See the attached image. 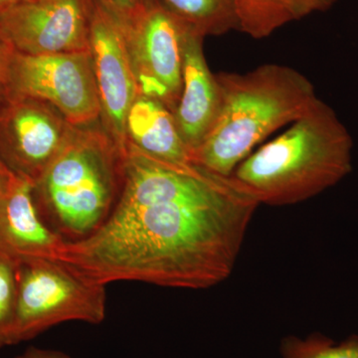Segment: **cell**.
Returning a JSON list of instances; mask_svg holds the SVG:
<instances>
[{"mask_svg":"<svg viewBox=\"0 0 358 358\" xmlns=\"http://www.w3.org/2000/svg\"><path fill=\"white\" fill-rule=\"evenodd\" d=\"M259 205L232 176L164 164L128 143L109 217L89 237L66 241L59 260L105 285L212 288L232 274Z\"/></svg>","mask_w":358,"mask_h":358,"instance_id":"6da1fadb","label":"cell"},{"mask_svg":"<svg viewBox=\"0 0 358 358\" xmlns=\"http://www.w3.org/2000/svg\"><path fill=\"white\" fill-rule=\"evenodd\" d=\"M352 147L338 115L317 99L284 134L247 157L232 176L260 204L300 203L350 173Z\"/></svg>","mask_w":358,"mask_h":358,"instance_id":"7a4b0ae2","label":"cell"},{"mask_svg":"<svg viewBox=\"0 0 358 358\" xmlns=\"http://www.w3.org/2000/svg\"><path fill=\"white\" fill-rule=\"evenodd\" d=\"M216 77L220 112L192 162L219 176H232L257 145L300 119L319 99L312 82L288 66L265 64L245 74L221 72Z\"/></svg>","mask_w":358,"mask_h":358,"instance_id":"3957f363","label":"cell"},{"mask_svg":"<svg viewBox=\"0 0 358 358\" xmlns=\"http://www.w3.org/2000/svg\"><path fill=\"white\" fill-rule=\"evenodd\" d=\"M124 157L105 129L77 128L33 183L43 222L67 242L96 232L121 194Z\"/></svg>","mask_w":358,"mask_h":358,"instance_id":"277c9868","label":"cell"},{"mask_svg":"<svg viewBox=\"0 0 358 358\" xmlns=\"http://www.w3.org/2000/svg\"><path fill=\"white\" fill-rule=\"evenodd\" d=\"M17 299L11 345L65 322L101 324L106 285L58 259H17Z\"/></svg>","mask_w":358,"mask_h":358,"instance_id":"5b68a950","label":"cell"},{"mask_svg":"<svg viewBox=\"0 0 358 358\" xmlns=\"http://www.w3.org/2000/svg\"><path fill=\"white\" fill-rule=\"evenodd\" d=\"M115 18L128 46L140 94L157 99L173 113L182 90L183 45L194 29L155 0H138L131 13Z\"/></svg>","mask_w":358,"mask_h":358,"instance_id":"8992f818","label":"cell"},{"mask_svg":"<svg viewBox=\"0 0 358 358\" xmlns=\"http://www.w3.org/2000/svg\"><path fill=\"white\" fill-rule=\"evenodd\" d=\"M10 85L16 98L34 99L55 108L74 127L101 117V103L91 52L14 54Z\"/></svg>","mask_w":358,"mask_h":358,"instance_id":"52a82bcc","label":"cell"},{"mask_svg":"<svg viewBox=\"0 0 358 358\" xmlns=\"http://www.w3.org/2000/svg\"><path fill=\"white\" fill-rule=\"evenodd\" d=\"M95 0H32L0 11V32L27 55L90 51Z\"/></svg>","mask_w":358,"mask_h":358,"instance_id":"ba28073f","label":"cell"},{"mask_svg":"<svg viewBox=\"0 0 358 358\" xmlns=\"http://www.w3.org/2000/svg\"><path fill=\"white\" fill-rule=\"evenodd\" d=\"M90 52L101 103L103 129L122 155H127V115L140 95L138 80L119 23L95 0Z\"/></svg>","mask_w":358,"mask_h":358,"instance_id":"9c48e42d","label":"cell"},{"mask_svg":"<svg viewBox=\"0 0 358 358\" xmlns=\"http://www.w3.org/2000/svg\"><path fill=\"white\" fill-rule=\"evenodd\" d=\"M16 103L8 115L11 136L6 166L34 183L78 127L42 101L20 98Z\"/></svg>","mask_w":358,"mask_h":358,"instance_id":"30bf717a","label":"cell"},{"mask_svg":"<svg viewBox=\"0 0 358 358\" xmlns=\"http://www.w3.org/2000/svg\"><path fill=\"white\" fill-rule=\"evenodd\" d=\"M204 36L195 30L183 45L182 90L173 117L181 138L192 152L210 133L221 107L217 77L209 69L203 52Z\"/></svg>","mask_w":358,"mask_h":358,"instance_id":"8fae6325","label":"cell"},{"mask_svg":"<svg viewBox=\"0 0 358 358\" xmlns=\"http://www.w3.org/2000/svg\"><path fill=\"white\" fill-rule=\"evenodd\" d=\"M66 241L40 217L33 182L13 174L0 201V251L15 259H60Z\"/></svg>","mask_w":358,"mask_h":358,"instance_id":"7c38bea8","label":"cell"},{"mask_svg":"<svg viewBox=\"0 0 358 358\" xmlns=\"http://www.w3.org/2000/svg\"><path fill=\"white\" fill-rule=\"evenodd\" d=\"M128 143L143 155L176 166H194L173 113L157 99L140 94L127 115Z\"/></svg>","mask_w":358,"mask_h":358,"instance_id":"4fadbf2b","label":"cell"},{"mask_svg":"<svg viewBox=\"0 0 358 358\" xmlns=\"http://www.w3.org/2000/svg\"><path fill=\"white\" fill-rule=\"evenodd\" d=\"M202 36L240 30L234 0H155Z\"/></svg>","mask_w":358,"mask_h":358,"instance_id":"5bb4252c","label":"cell"},{"mask_svg":"<svg viewBox=\"0 0 358 358\" xmlns=\"http://www.w3.org/2000/svg\"><path fill=\"white\" fill-rule=\"evenodd\" d=\"M240 31L255 39L270 36L293 21L284 0H234Z\"/></svg>","mask_w":358,"mask_h":358,"instance_id":"9a60e30c","label":"cell"},{"mask_svg":"<svg viewBox=\"0 0 358 358\" xmlns=\"http://www.w3.org/2000/svg\"><path fill=\"white\" fill-rule=\"evenodd\" d=\"M280 352L282 358H358V336L341 343L319 333L306 338L289 336L282 339Z\"/></svg>","mask_w":358,"mask_h":358,"instance_id":"2e32d148","label":"cell"},{"mask_svg":"<svg viewBox=\"0 0 358 358\" xmlns=\"http://www.w3.org/2000/svg\"><path fill=\"white\" fill-rule=\"evenodd\" d=\"M18 260L0 251V348L11 345L16 299Z\"/></svg>","mask_w":358,"mask_h":358,"instance_id":"e0dca14e","label":"cell"},{"mask_svg":"<svg viewBox=\"0 0 358 358\" xmlns=\"http://www.w3.org/2000/svg\"><path fill=\"white\" fill-rule=\"evenodd\" d=\"M15 52L13 45L9 43L6 37L0 32V94L3 93L4 91H8L9 93L13 94L10 72Z\"/></svg>","mask_w":358,"mask_h":358,"instance_id":"ac0fdd59","label":"cell"},{"mask_svg":"<svg viewBox=\"0 0 358 358\" xmlns=\"http://www.w3.org/2000/svg\"><path fill=\"white\" fill-rule=\"evenodd\" d=\"M293 20H301L317 11H324L336 0H284Z\"/></svg>","mask_w":358,"mask_h":358,"instance_id":"d6986e66","label":"cell"},{"mask_svg":"<svg viewBox=\"0 0 358 358\" xmlns=\"http://www.w3.org/2000/svg\"><path fill=\"white\" fill-rule=\"evenodd\" d=\"M115 17H122L136 7L138 0H98Z\"/></svg>","mask_w":358,"mask_h":358,"instance_id":"ffe728a7","label":"cell"},{"mask_svg":"<svg viewBox=\"0 0 358 358\" xmlns=\"http://www.w3.org/2000/svg\"><path fill=\"white\" fill-rule=\"evenodd\" d=\"M14 358H72L64 352L57 350H43V348L30 346L27 350Z\"/></svg>","mask_w":358,"mask_h":358,"instance_id":"44dd1931","label":"cell"},{"mask_svg":"<svg viewBox=\"0 0 358 358\" xmlns=\"http://www.w3.org/2000/svg\"><path fill=\"white\" fill-rule=\"evenodd\" d=\"M13 174L14 173L7 176V174L0 173V201H1L3 195L6 194L7 187H8L9 180H10V178Z\"/></svg>","mask_w":358,"mask_h":358,"instance_id":"7402d4cb","label":"cell"},{"mask_svg":"<svg viewBox=\"0 0 358 358\" xmlns=\"http://www.w3.org/2000/svg\"><path fill=\"white\" fill-rule=\"evenodd\" d=\"M23 0H0V11L15 6V4L20 3Z\"/></svg>","mask_w":358,"mask_h":358,"instance_id":"603a6c76","label":"cell"},{"mask_svg":"<svg viewBox=\"0 0 358 358\" xmlns=\"http://www.w3.org/2000/svg\"><path fill=\"white\" fill-rule=\"evenodd\" d=\"M0 173L7 174V176L13 173V171H11L10 169H9L8 167L6 166V164L2 162L1 159H0Z\"/></svg>","mask_w":358,"mask_h":358,"instance_id":"cb8c5ba5","label":"cell"},{"mask_svg":"<svg viewBox=\"0 0 358 358\" xmlns=\"http://www.w3.org/2000/svg\"><path fill=\"white\" fill-rule=\"evenodd\" d=\"M23 1H32V0H23Z\"/></svg>","mask_w":358,"mask_h":358,"instance_id":"d4e9b609","label":"cell"}]
</instances>
